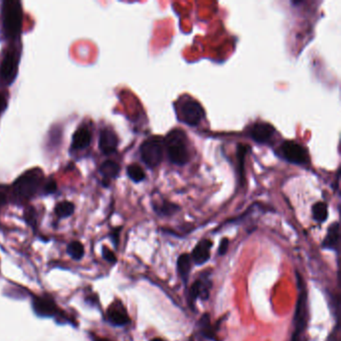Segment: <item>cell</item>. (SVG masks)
<instances>
[{"instance_id":"obj_31","label":"cell","mask_w":341,"mask_h":341,"mask_svg":"<svg viewBox=\"0 0 341 341\" xmlns=\"http://www.w3.org/2000/svg\"><path fill=\"white\" fill-rule=\"evenodd\" d=\"M7 107V100L3 94L0 93V113H2Z\"/></svg>"},{"instance_id":"obj_20","label":"cell","mask_w":341,"mask_h":341,"mask_svg":"<svg viewBox=\"0 0 341 341\" xmlns=\"http://www.w3.org/2000/svg\"><path fill=\"white\" fill-rule=\"evenodd\" d=\"M312 216L317 222H324L328 216L327 204L324 202H317L312 206Z\"/></svg>"},{"instance_id":"obj_23","label":"cell","mask_w":341,"mask_h":341,"mask_svg":"<svg viewBox=\"0 0 341 341\" xmlns=\"http://www.w3.org/2000/svg\"><path fill=\"white\" fill-rule=\"evenodd\" d=\"M54 212L58 218H66L74 212V204L69 201L59 202L55 206Z\"/></svg>"},{"instance_id":"obj_2","label":"cell","mask_w":341,"mask_h":341,"mask_svg":"<svg viewBox=\"0 0 341 341\" xmlns=\"http://www.w3.org/2000/svg\"><path fill=\"white\" fill-rule=\"evenodd\" d=\"M22 27V7L19 1L6 0L2 5V32L5 39H16Z\"/></svg>"},{"instance_id":"obj_27","label":"cell","mask_w":341,"mask_h":341,"mask_svg":"<svg viewBox=\"0 0 341 341\" xmlns=\"http://www.w3.org/2000/svg\"><path fill=\"white\" fill-rule=\"evenodd\" d=\"M24 217H25V220L26 222L35 227L36 225V212H35V207H29L26 211H25V214H24Z\"/></svg>"},{"instance_id":"obj_26","label":"cell","mask_w":341,"mask_h":341,"mask_svg":"<svg viewBox=\"0 0 341 341\" xmlns=\"http://www.w3.org/2000/svg\"><path fill=\"white\" fill-rule=\"evenodd\" d=\"M56 189H57V184H56V181L53 178L48 179L45 182V184L43 185V188H42L44 194H52L56 191Z\"/></svg>"},{"instance_id":"obj_22","label":"cell","mask_w":341,"mask_h":341,"mask_svg":"<svg viewBox=\"0 0 341 341\" xmlns=\"http://www.w3.org/2000/svg\"><path fill=\"white\" fill-rule=\"evenodd\" d=\"M67 253L74 260H80L84 255V246L79 241H72L67 246Z\"/></svg>"},{"instance_id":"obj_18","label":"cell","mask_w":341,"mask_h":341,"mask_svg":"<svg viewBox=\"0 0 341 341\" xmlns=\"http://www.w3.org/2000/svg\"><path fill=\"white\" fill-rule=\"evenodd\" d=\"M191 270V257L187 253L181 254L177 259V271L181 280L186 284Z\"/></svg>"},{"instance_id":"obj_16","label":"cell","mask_w":341,"mask_h":341,"mask_svg":"<svg viewBox=\"0 0 341 341\" xmlns=\"http://www.w3.org/2000/svg\"><path fill=\"white\" fill-rule=\"evenodd\" d=\"M339 242H340V226L338 222H334L328 227L326 237L322 242V246L329 250L338 251Z\"/></svg>"},{"instance_id":"obj_1","label":"cell","mask_w":341,"mask_h":341,"mask_svg":"<svg viewBox=\"0 0 341 341\" xmlns=\"http://www.w3.org/2000/svg\"><path fill=\"white\" fill-rule=\"evenodd\" d=\"M163 143L171 163L182 166L189 161L188 139L183 130L179 128L172 129L164 138Z\"/></svg>"},{"instance_id":"obj_29","label":"cell","mask_w":341,"mask_h":341,"mask_svg":"<svg viewBox=\"0 0 341 341\" xmlns=\"http://www.w3.org/2000/svg\"><path fill=\"white\" fill-rule=\"evenodd\" d=\"M228 246H229V240L227 238H223L220 241L219 247H218V253L220 255H224L227 250H228Z\"/></svg>"},{"instance_id":"obj_30","label":"cell","mask_w":341,"mask_h":341,"mask_svg":"<svg viewBox=\"0 0 341 341\" xmlns=\"http://www.w3.org/2000/svg\"><path fill=\"white\" fill-rule=\"evenodd\" d=\"M7 202V192L6 186L0 185V208H2Z\"/></svg>"},{"instance_id":"obj_9","label":"cell","mask_w":341,"mask_h":341,"mask_svg":"<svg viewBox=\"0 0 341 341\" xmlns=\"http://www.w3.org/2000/svg\"><path fill=\"white\" fill-rule=\"evenodd\" d=\"M275 128L267 122H256L249 128V137L259 144H267L272 140Z\"/></svg>"},{"instance_id":"obj_25","label":"cell","mask_w":341,"mask_h":341,"mask_svg":"<svg viewBox=\"0 0 341 341\" xmlns=\"http://www.w3.org/2000/svg\"><path fill=\"white\" fill-rule=\"evenodd\" d=\"M249 150L248 146H244L239 144L237 147V160H238V171L239 177H240V182L242 183L243 177H244V161H245V156Z\"/></svg>"},{"instance_id":"obj_28","label":"cell","mask_w":341,"mask_h":341,"mask_svg":"<svg viewBox=\"0 0 341 341\" xmlns=\"http://www.w3.org/2000/svg\"><path fill=\"white\" fill-rule=\"evenodd\" d=\"M103 258L110 262V263H115L116 262V256L115 254L108 248V247H103Z\"/></svg>"},{"instance_id":"obj_5","label":"cell","mask_w":341,"mask_h":341,"mask_svg":"<svg viewBox=\"0 0 341 341\" xmlns=\"http://www.w3.org/2000/svg\"><path fill=\"white\" fill-rule=\"evenodd\" d=\"M163 141L159 137H150L146 139L139 147L141 160L144 164L153 169L157 167L163 159Z\"/></svg>"},{"instance_id":"obj_15","label":"cell","mask_w":341,"mask_h":341,"mask_svg":"<svg viewBox=\"0 0 341 341\" xmlns=\"http://www.w3.org/2000/svg\"><path fill=\"white\" fill-rule=\"evenodd\" d=\"M209 282L202 281V280H196L189 289V297H188V303L190 306L194 308V303L197 298L207 299L209 294Z\"/></svg>"},{"instance_id":"obj_21","label":"cell","mask_w":341,"mask_h":341,"mask_svg":"<svg viewBox=\"0 0 341 341\" xmlns=\"http://www.w3.org/2000/svg\"><path fill=\"white\" fill-rule=\"evenodd\" d=\"M199 328H200V331H201V333L204 337L208 338V339H211V340L216 339L215 338V332H214L213 327L210 324V318H209L208 314H204L202 316V318L200 319Z\"/></svg>"},{"instance_id":"obj_8","label":"cell","mask_w":341,"mask_h":341,"mask_svg":"<svg viewBox=\"0 0 341 341\" xmlns=\"http://www.w3.org/2000/svg\"><path fill=\"white\" fill-rule=\"evenodd\" d=\"M280 153L285 160L296 165H307L310 161L306 148L293 140H286L282 142L280 146Z\"/></svg>"},{"instance_id":"obj_4","label":"cell","mask_w":341,"mask_h":341,"mask_svg":"<svg viewBox=\"0 0 341 341\" xmlns=\"http://www.w3.org/2000/svg\"><path fill=\"white\" fill-rule=\"evenodd\" d=\"M299 296L296 303V309L294 313V332L292 334V341H307L305 331L308 321V303H307V292L302 277L297 274Z\"/></svg>"},{"instance_id":"obj_33","label":"cell","mask_w":341,"mask_h":341,"mask_svg":"<svg viewBox=\"0 0 341 341\" xmlns=\"http://www.w3.org/2000/svg\"><path fill=\"white\" fill-rule=\"evenodd\" d=\"M151 341H164V340H162L161 338H154V339H152V340Z\"/></svg>"},{"instance_id":"obj_19","label":"cell","mask_w":341,"mask_h":341,"mask_svg":"<svg viewBox=\"0 0 341 341\" xmlns=\"http://www.w3.org/2000/svg\"><path fill=\"white\" fill-rule=\"evenodd\" d=\"M155 212L161 216H170L180 210V207L175 203L164 200L160 205H153Z\"/></svg>"},{"instance_id":"obj_13","label":"cell","mask_w":341,"mask_h":341,"mask_svg":"<svg viewBox=\"0 0 341 341\" xmlns=\"http://www.w3.org/2000/svg\"><path fill=\"white\" fill-rule=\"evenodd\" d=\"M92 140L91 132L86 127H79L76 129V131L72 135V142H71V150H83L90 146Z\"/></svg>"},{"instance_id":"obj_32","label":"cell","mask_w":341,"mask_h":341,"mask_svg":"<svg viewBox=\"0 0 341 341\" xmlns=\"http://www.w3.org/2000/svg\"><path fill=\"white\" fill-rule=\"evenodd\" d=\"M94 341H110V340H108V339H105V338H95V339H94Z\"/></svg>"},{"instance_id":"obj_17","label":"cell","mask_w":341,"mask_h":341,"mask_svg":"<svg viewBox=\"0 0 341 341\" xmlns=\"http://www.w3.org/2000/svg\"><path fill=\"white\" fill-rule=\"evenodd\" d=\"M99 173L104 178L103 181V185L107 187L109 184V180L118 177L120 173V165L113 160H106L100 165Z\"/></svg>"},{"instance_id":"obj_11","label":"cell","mask_w":341,"mask_h":341,"mask_svg":"<svg viewBox=\"0 0 341 341\" xmlns=\"http://www.w3.org/2000/svg\"><path fill=\"white\" fill-rule=\"evenodd\" d=\"M32 305L35 313L41 317H50L57 312V306L54 300L47 295L36 296L32 301Z\"/></svg>"},{"instance_id":"obj_3","label":"cell","mask_w":341,"mask_h":341,"mask_svg":"<svg viewBox=\"0 0 341 341\" xmlns=\"http://www.w3.org/2000/svg\"><path fill=\"white\" fill-rule=\"evenodd\" d=\"M42 180L43 172L39 168H32L24 172L12 185L13 195L19 201L32 198L41 187Z\"/></svg>"},{"instance_id":"obj_12","label":"cell","mask_w":341,"mask_h":341,"mask_svg":"<svg viewBox=\"0 0 341 341\" xmlns=\"http://www.w3.org/2000/svg\"><path fill=\"white\" fill-rule=\"evenodd\" d=\"M107 319L115 326H123L129 322L127 311L119 301H115L107 309Z\"/></svg>"},{"instance_id":"obj_6","label":"cell","mask_w":341,"mask_h":341,"mask_svg":"<svg viewBox=\"0 0 341 341\" xmlns=\"http://www.w3.org/2000/svg\"><path fill=\"white\" fill-rule=\"evenodd\" d=\"M180 121L189 126H197L204 118V110L200 103L191 97L183 98L177 106Z\"/></svg>"},{"instance_id":"obj_14","label":"cell","mask_w":341,"mask_h":341,"mask_svg":"<svg viewBox=\"0 0 341 341\" xmlns=\"http://www.w3.org/2000/svg\"><path fill=\"white\" fill-rule=\"evenodd\" d=\"M212 247V242L209 239H203L199 241L192 251V259L195 264L202 265L210 258V249Z\"/></svg>"},{"instance_id":"obj_10","label":"cell","mask_w":341,"mask_h":341,"mask_svg":"<svg viewBox=\"0 0 341 341\" xmlns=\"http://www.w3.org/2000/svg\"><path fill=\"white\" fill-rule=\"evenodd\" d=\"M98 146L105 155H110L116 152L118 147V137L116 133L111 128L103 127L99 133Z\"/></svg>"},{"instance_id":"obj_7","label":"cell","mask_w":341,"mask_h":341,"mask_svg":"<svg viewBox=\"0 0 341 341\" xmlns=\"http://www.w3.org/2000/svg\"><path fill=\"white\" fill-rule=\"evenodd\" d=\"M19 55L16 48H8L3 55L0 63V81L5 85L12 84L17 76Z\"/></svg>"},{"instance_id":"obj_24","label":"cell","mask_w":341,"mask_h":341,"mask_svg":"<svg viewBox=\"0 0 341 341\" xmlns=\"http://www.w3.org/2000/svg\"><path fill=\"white\" fill-rule=\"evenodd\" d=\"M127 175L128 177L135 183H139L141 181H143L146 177L145 171L143 170V168L141 166H139L138 164H130L127 167Z\"/></svg>"}]
</instances>
